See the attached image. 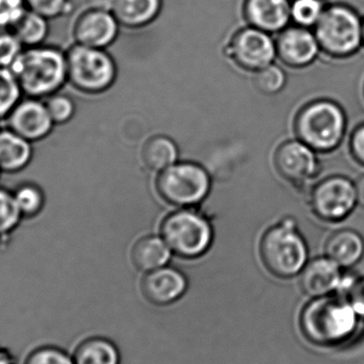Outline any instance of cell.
I'll return each mask as SVG.
<instances>
[{
	"label": "cell",
	"mask_w": 364,
	"mask_h": 364,
	"mask_svg": "<svg viewBox=\"0 0 364 364\" xmlns=\"http://www.w3.org/2000/svg\"><path fill=\"white\" fill-rule=\"evenodd\" d=\"M10 70L27 97L45 100L68 82L66 53L55 46L23 48Z\"/></svg>",
	"instance_id": "obj_1"
},
{
	"label": "cell",
	"mask_w": 364,
	"mask_h": 364,
	"mask_svg": "<svg viewBox=\"0 0 364 364\" xmlns=\"http://www.w3.org/2000/svg\"><path fill=\"white\" fill-rule=\"evenodd\" d=\"M357 316L343 295L314 297L301 314V333L314 346H335L354 335Z\"/></svg>",
	"instance_id": "obj_2"
},
{
	"label": "cell",
	"mask_w": 364,
	"mask_h": 364,
	"mask_svg": "<svg viewBox=\"0 0 364 364\" xmlns=\"http://www.w3.org/2000/svg\"><path fill=\"white\" fill-rule=\"evenodd\" d=\"M348 121L337 102L320 100L301 109L295 121V132L301 142L316 153H331L343 142Z\"/></svg>",
	"instance_id": "obj_3"
},
{
	"label": "cell",
	"mask_w": 364,
	"mask_h": 364,
	"mask_svg": "<svg viewBox=\"0 0 364 364\" xmlns=\"http://www.w3.org/2000/svg\"><path fill=\"white\" fill-rule=\"evenodd\" d=\"M261 258L279 278L294 277L308 262V246L293 218H284L269 229L261 241Z\"/></svg>",
	"instance_id": "obj_4"
},
{
	"label": "cell",
	"mask_w": 364,
	"mask_h": 364,
	"mask_svg": "<svg viewBox=\"0 0 364 364\" xmlns=\"http://www.w3.org/2000/svg\"><path fill=\"white\" fill-rule=\"evenodd\" d=\"M66 61L68 82L83 93H100L114 81V62L102 49L75 44Z\"/></svg>",
	"instance_id": "obj_5"
},
{
	"label": "cell",
	"mask_w": 364,
	"mask_h": 364,
	"mask_svg": "<svg viewBox=\"0 0 364 364\" xmlns=\"http://www.w3.org/2000/svg\"><path fill=\"white\" fill-rule=\"evenodd\" d=\"M162 235L175 254L188 259L205 254L213 239L207 218L190 209L168 215L162 226Z\"/></svg>",
	"instance_id": "obj_6"
},
{
	"label": "cell",
	"mask_w": 364,
	"mask_h": 364,
	"mask_svg": "<svg viewBox=\"0 0 364 364\" xmlns=\"http://www.w3.org/2000/svg\"><path fill=\"white\" fill-rule=\"evenodd\" d=\"M316 36L320 46L331 55H348L360 47L363 26L350 9L333 6L324 11L316 23Z\"/></svg>",
	"instance_id": "obj_7"
},
{
	"label": "cell",
	"mask_w": 364,
	"mask_h": 364,
	"mask_svg": "<svg viewBox=\"0 0 364 364\" xmlns=\"http://www.w3.org/2000/svg\"><path fill=\"white\" fill-rule=\"evenodd\" d=\"M158 192L168 203L190 207L203 201L210 191L207 172L197 164H173L162 171L157 181Z\"/></svg>",
	"instance_id": "obj_8"
},
{
	"label": "cell",
	"mask_w": 364,
	"mask_h": 364,
	"mask_svg": "<svg viewBox=\"0 0 364 364\" xmlns=\"http://www.w3.org/2000/svg\"><path fill=\"white\" fill-rule=\"evenodd\" d=\"M310 205L314 215L323 222H342L358 205L355 182L344 176L323 179L312 188Z\"/></svg>",
	"instance_id": "obj_9"
},
{
	"label": "cell",
	"mask_w": 364,
	"mask_h": 364,
	"mask_svg": "<svg viewBox=\"0 0 364 364\" xmlns=\"http://www.w3.org/2000/svg\"><path fill=\"white\" fill-rule=\"evenodd\" d=\"M275 164L280 176L297 188H306L321 171L316 151L301 140L288 141L279 146Z\"/></svg>",
	"instance_id": "obj_10"
},
{
	"label": "cell",
	"mask_w": 364,
	"mask_h": 364,
	"mask_svg": "<svg viewBox=\"0 0 364 364\" xmlns=\"http://www.w3.org/2000/svg\"><path fill=\"white\" fill-rule=\"evenodd\" d=\"M6 121V127L31 143L48 138L55 127L44 100L38 98L21 100Z\"/></svg>",
	"instance_id": "obj_11"
},
{
	"label": "cell",
	"mask_w": 364,
	"mask_h": 364,
	"mask_svg": "<svg viewBox=\"0 0 364 364\" xmlns=\"http://www.w3.org/2000/svg\"><path fill=\"white\" fill-rule=\"evenodd\" d=\"M230 53L241 68L259 72L271 65L276 55V46L267 32L248 28L235 36Z\"/></svg>",
	"instance_id": "obj_12"
},
{
	"label": "cell",
	"mask_w": 364,
	"mask_h": 364,
	"mask_svg": "<svg viewBox=\"0 0 364 364\" xmlns=\"http://www.w3.org/2000/svg\"><path fill=\"white\" fill-rule=\"evenodd\" d=\"M119 23L109 11L89 9L77 18L74 25L76 44L93 48H104L117 38Z\"/></svg>",
	"instance_id": "obj_13"
},
{
	"label": "cell",
	"mask_w": 364,
	"mask_h": 364,
	"mask_svg": "<svg viewBox=\"0 0 364 364\" xmlns=\"http://www.w3.org/2000/svg\"><path fill=\"white\" fill-rule=\"evenodd\" d=\"M188 289V282L181 272L172 267H161L149 272L142 282L145 299L156 306H168L181 299Z\"/></svg>",
	"instance_id": "obj_14"
},
{
	"label": "cell",
	"mask_w": 364,
	"mask_h": 364,
	"mask_svg": "<svg viewBox=\"0 0 364 364\" xmlns=\"http://www.w3.org/2000/svg\"><path fill=\"white\" fill-rule=\"evenodd\" d=\"M342 269L327 256L309 261L301 272V290L314 299L331 294L339 289L343 276Z\"/></svg>",
	"instance_id": "obj_15"
},
{
	"label": "cell",
	"mask_w": 364,
	"mask_h": 364,
	"mask_svg": "<svg viewBox=\"0 0 364 364\" xmlns=\"http://www.w3.org/2000/svg\"><path fill=\"white\" fill-rule=\"evenodd\" d=\"M277 49L284 63L303 68L318 57L320 43L316 36L305 28H291L280 36Z\"/></svg>",
	"instance_id": "obj_16"
},
{
	"label": "cell",
	"mask_w": 364,
	"mask_h": 364,
	"mask_svg": "<svg viewBox=\"0 0 364 364\" xmlns=\"http://www.w3.org/2000/svg\"><path fill=\"white\" fill-rule=\"evenodd\" d=\"M32 144L10 128H0V173L18 174L27 168L33 159Z\"/></svg>",
	"instance_id": "obj_17"
},
{
	"label": "cell",
	"mask_w": 364,
	"mask_h": 364,
	"mask_svg": "<svg viewBox=\"0 0 364 364\" xmlns=\"http://www.w3.org/2000/svg\"><path fill=\"white\" fill-rule=\"evenodd\" d=\"M247 15L258 29L279 31L290 21L291 4L288 0H248Z\"/></svg>",
	"instance_id": "obj_18"
},
{
	"label": "cell",
	"mask_w": 364,
	"mask_h": 364,
	"mask_svg": "<svg viewBox=\"0 0 364 364\" xmlns=\"http://www.w3.org/2000/svg\"><path fill=\"white\" fill-rule=\"evenodd\" d=\"M325 254L342 269H350L364 256V240L352 229L336 231L327 240Z\"/></svg>",
	"instance_id": "obj_19"
},
{
	"label": "cell",
	"mask_w": 364,
	"mask_h": 364,
	"mask_svg": "<svg viewBox=\"0 0 364 364\" xmlns=\"http://www.w3.org/2000/svg\"><path fill=\"white\" fill-rule=\"evenodd\" d=\"M171 250L166 240L161 237H143L132 250V261L140 271H155L170 261Z\"/></svg>",
	"instance_id": "obj_20"
},
{
	"label": "cell",
	"mask_w": 364,
	"mask_h": 364,
	"mask_svg": "<svg viewBox=\"0 0 364 364\" xmlns=\"http://www.w3.org/2000/svg\"><path fill=\"white\" fill-rule=\"evenodd\" d=\"M75 364H119L121 356L115 344L102 337H92L78 344L74 355Z\"/></svg>",
	"instance_id": "obj_21"
},
{
	"label": "cell",
	"mask_w": 364,
	"mask_h": 364,
	"mask_svg": "<svg viewBox=\"0 0 364 364\" xmlns=\"http://www.w3.org/2000/svg\"><path fill=\"white\" fill-rule=\"evenodd\" d=\"M13 33L23 48L44 45L49 34V19L27 10L18 23L12 28Z\"/></svg>",
	"instance_id": "obj_22"
},
{
	"label": "cell",
	"mask_w": 364,
	"mask_h": 364,
	"mask_svg": "<svg viewBox=\"0 0 364 364\" xmlns=\"http://www.w3.org/2000/svg\"><path fill=\"white\" fill-rule=\"evenodd\" d=\"M161 0H117V17L126 25L142 26L153 21L159 13Z\"/></svg>",
	"instance_id": "obj_23"
},
{
	"label": "cell",
	"mask_w": 364,
	"mask_h": 364,
	"mask_svg": "<svg viewBox=\"0 0 364 364\" xmlns=\"http://www.w3.org/2000/svg\"><path fill=\"white\" fill-rule=\"evenodd\" d=\"M178 157L176 145L166 136H155L145 144L142 158L147 168L162 172L172 166Z\"/></svg>",
	"instance_id": "obj_24"
},
{
	"label": "cell",
	"mask_w": 364,
	"mask_h": 364,
	"mask_svg": "<svg viewBox=\"0 0 364 364\" xmlns=\"http://www.w3.org/2000/svg\"><path fill=\"white\" fill-rule=\"evenodd\" d=\"M15 203L23 220L38 218L46 205V195L38 184L23 182L12 191Z\"/></svg>",
	"instance_id": "obj_25"
},
{
	"label": "cell",
	"mask_w": 364,
	"mask_h": 364,
	"mask_svg": "<svg viewBox=\"0 0 364 364\" xmlns=\"http://www.w3.org/2000/svg\"><path fill=\"white\" fill-rule=\"evenodd\" d=\"M23 95L12 70L0 68V121H6L11 111L23 100Z\"/></svg>",
	"instance_id": "obj_26"
},
{
	"label": "cell",
	"mask_w": 364,
	"mask_h": 364,
	"mask_svg": "<svg viewBox=\"0 0 364 364\" xmlns=\"http://www.w3.org/2000/svg\"><path fill=\"white\" fill-rule=\"evenodd\" d=\"M23 220L12 191L0 188V239L12 235Z\"/></svg>",
	"instance_id": "obj_27"
},
{
	"label": "cell",
	"mask_w": 364,
	"mask_h": 364,
	"mask_svg": "<svg viewBox=\"0 0 364 364\" xmlns=\"http://www.w3.org/2000/svg\"><path fill=\"white\" fill-rule=\"evenodd\" d=\"M44 102L55 126L68 124L72 121L76 112L74 100L60 92L45 98Z\"/></svg>",
	"instance_id": "obj_28"
},
{
	"label": "cell",
	"mask_w": 364,
	"mask_h": 364,
	"mask_svg": "<svg viewBox=\"0 0 364 364\" xmlns=\"http://www.w3.org/2000/svg\"><path fill=\"white\" fill-rule=\"evenodd\" d=\"M323 13L321 0H295L291 4V17L303 27L316 25Z\"/></svg>",
	"instance_id": "obj_29"
},
{
	"label": "cell",
	"mask_w": 364,
	"mask_h": 364,
	"mask_svg": "<svg viewBox=\"0 0 364 364\" xmlns=\"http://www.w3.org/2000/svg\"><path fill=\"white\" fill-rule=\"evenodd\" d=\"M23 364H75L73 356L55 346H42L32 350Z\"/></svg>",
	"instance_id": "obj_30"
},
{
	"label": "cell",
	"mask_w": 364,
	"mask_h": 364,
	"mask_svg": "<svg viewBox=\"0 0 364 364\" xmlns=\"http://www.w3.org/2000/svg\"><path fill=\"white\" fill-rule=\"evenodd\" d=\"M28 10L47 19H55L68 14L72 8L70 0H25Z\"/></svg>",
	"instance_id": "obj_31"
},
{
	"label": "cell",
	"mask_w": 364,
	"mask_h": 364,
	"mask_svg": "<svg viewBox=\"0 0 364 364\" xmlns=\"http://www.w3.org/2000/svg\"><path fill=\"white\" fill-rule=\"evenodd\" d=\"M256 83L263 93L275 94L286 85V75L282 68L271 64L259 70L256 76Z\"/></svg>",
	"instance_id": "obj_32"
},
{
	"label": "cell",
	"mask_w": 364,
	"mask_h": 364,
	"mask_svg": "<svg viewBox=\"0 0 364 364\" xmlns=\"http://www.w3.org/2000/svg\"><path fill=\"white\" fill-rule=\"evenodd\" d=\"M23 49L12 30L0 28V68H10Z\"/></svg>",
	"instance_id": "obj_33"
},
{
	"label": "cell",
	"mask_w": 364,
	"mask_h": 364,
	"mask_svg": "<svg viewBox=\"0 0 364 364\" xmlns=\"http://www.w3.org/2000/svg\"><path fill=\"white\" fill-rule=\"evenodd\" d=\"M27 10L25 0H0V28L12 29Z\"/></svg>",
	"instance_id": "obj_34"
},
{
	"label": "cell",
	"mask_w": 364,
	"mask_h": 364,
	"mask_svg": "<svg viewBox=\"0 0 364 364\" xmlns=\"http://www.w3.org/2000/svg\"><path fill=\"white\" fill-rule=\"evenodd\" d=\"M343 296L350 301L357 316L364 318V277H356Z\"/></svg>",
	"instance_id": "obj_35"
},
{
	"label": "cell",
	"mask_w": 364,
	"mask_h": 364,
	"mask_svg": "<svg viewBox=\"0 0 364 364\" xmlns=\"http://www.w3.org/2000/svg\"><path fill=\"white\" fill-rule=\"evenodd\" d=\"M350 149L354 159L364 166V124L356 128L350 140Z\"/></svg>",
	"instance_id": "obj_36"
},
{
	"label": "cell",
	"mask_w": 364,
	"mask_h": 364,
	"mask_svg": "<svg viewBox=\"0 0 364 364\" xmlns=\"http://www.w3.org/2000/svg\"><path fill=\"white\" fill-rule=\"evenodd\" d=\"M89 9H95V10L109 11L114 9L117 0H87Z\"/></svg>",
	"instance_id": "obj_37"
},
{
	"label": "cell",
	"mask_w": 364,
	"mask_h": 364,
	"mask_svg": "<svg viewBox=\"0 0 364 364\" xmlns=\"http://www.w3.org/2000/svg\"><path fill=\"white\" fill-rule=\"evenodd\" d=\"M0 364H17L12 352L2 346H0Z\"/></svg>",
	"instance_id": "obj_38"
},
{
	"label": "cell",
	"mask_w": 364,
	"mask_h": 364,
	"mask_svg": "<svg viewBox=\"0 0 364 364\" xmlns=\"http://www.w3.org/2000/svg\"><path fill=\"white\" fill-rule=\"evenodd\" d=\"M355 186H356L357 200H358V205L364 207V175L357 179L356 182H355Z\"/></svg>",
	"instance_id": "obj_39"
},
{
	"label": "cell",
	"mask_w": 364,
	"mask_h": 364,
	"mask_svg": "<svg viewBox=\"0 0 364 364\" xmlns=\"http://www.w3.org/2000/svg\"><path fill=\"white\" fill-rule=\"evenodd\" d=\"M363 38H364V26H363Z\"/></svg>",
	"instance_id": "obj_40"
}]
</instances>
